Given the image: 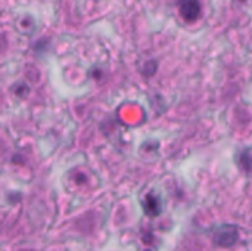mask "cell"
<instances>
[{
	"label": "cell",
	"instance_id": "cell-1",
	"mask_svg": "<svg viewBox=\"0 0 252 251\" xmlns=\"http://www.w3.org/2000/svg\"><path fill=\"white\" fill-rule=\"evenodd\" d=\"M214 241L220 247H230L238 241V229L233 225H221L216 229Z\"/></svg>",
	"mask_w": 252,
	"mask_h": 251
},
{
	"label": "cell",
	"instance_id": "cell-2",
	"mask_svg": "<svg viewBox=\"0 0 252 251\" xmlns=\"http://www.w3.org/2000/svg\"><path fill=\"white\" fill-rule=\"evenodd\" d=\"M201 9L202 7H201L199 0H180V3H179L180 15L188 22L196 21L201 15Z\"/></svg>",
	"mask_w": 252,
	"mask_h": 251
},
{
	"label": "cell",
	"instance_id": "cell-3",
	"mask_svg": "<svg viewBox=\"0 0 252 251\" xmlns=\"http://www.w3.org/2000/svg\"><path fill=\"white\" fill-rule=\"evenodd\" d=\"M142 204H143V210H145V213H146L148 216H151V217L158 216V215L161 213V210H162L161 200H159V197H158L157 194H154V192L148 194V195L143 198Z\"/></svg>",
	"mask_w": 252,
	"mask_h": 251
},
{
	"label": "cell",
	"instance_id": "cell-4",
	"mask_svg": "<svg viewBox=\"0 0 252 251\" xmlns=\"http://www.w3.org/2000/svg\"><path fill=\"white\" fill-rule=\"evenodd\" d=\"M238 163L241 169H244L248 173H252V149H245L242 154H239Z\"/></svg>",
	"mask_w": 252,
	"mask_h": 251
}]
</instances>
